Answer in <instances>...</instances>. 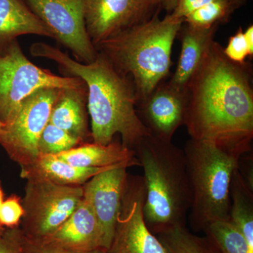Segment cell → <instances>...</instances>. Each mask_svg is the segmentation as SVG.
I'll list each match as a JSON object with an SVG mask.
<instances>
[{"instance_id":"4fadbf2b","label":"cell","mask_w":253,"mask_h":253,"mask_svg":"<svg viewBox=\"0 0 253 253\" xmlns=\"http://www.w3.org/2000/svg\"><path fill=\"white\" fill-rule=\"evenodd\" d=\"M186 109L185 92L166 81L136 105L138 116L151 135L166 141H172L174 133L184 126Z\"/></svg>"},{"instance_id":"30bf717a","label":"cell","mask_w":253,"mask_h":253,"mask_svg":"<svg viewBox=\"0 0 253 253\" xmlns=\"http://www.w3.org/2000/svg\"><path fill=\"white\" fill-rule=\"evenodd\" d=\"M146 191L143 176H128L111 244L104 253H166L143 217Z\"/></svg>"},{"instance_id":"5bb4252c","label":"cell","mask_w":253,"mask_h":253,"mask_svg":"<svg viewBox=\"0 0 253 253\" xmlns=\"http://www.w3.org/2000/svg\"><path fill=\"white\" fill-rule=\"evenodd\" d=\"M38 241L83 252L104 250L99 221L84 199L59 229L45 239Z\"/></svg>"},{"instance_id":"9a60e30c","label":"cell","mask_w":253,"mask_h":253,"mask_svg":"<svg viewBox=\"0 0 253 253\" xmlns=\"http://www.w3.org/2000/svg\"><path fill=\"white\" fill-rule=\"evenodd\" d=\"M88 115L87 89L84 83L59 89L51 108L49 123L84 143L91 137Z\"/></svg>"},{"instance_id":"ac0fdd59","label":"cell","mask_w":253,"mask_h":253,"mask_svg":"<svg viewBox=\"0 0 253 253\" xmlns=\"http://www.w3.org/2000/svg\"><path fill=\"white\" fill-rule=\"evenodd\" d=\"M118 166L109 168L77 167L61 161L52 155H41L31 164L21 167V176L26 180L42 179L60 185L83 186L99 173Z\"/></svg>"},{"instance_id":"d4e9b609","label":"cell","mask_w":253,"mask_h":253,"mask_svg":"<svg viewBox=\"0 0 253 253\" xmlns=\"http://www.w3.org/2000/svg\"><path fill=\"white\" fill-rule=\"evenodd\" d=\"M23 213L21 198L16 195H11L4 201L0 210V225L4 228L19 226Z\"/></svg>"},{"instance_id":"7c38bea8","label":"cell","mask_w":253,"mask_h":253,"mask_svg":"<svg viewBox=\"0 0 253 253\" xmlns=\"http://www.w3.org/2000/svg\"><path fill=\"white\" fill-rule=\"evenodd\" d=\"M126 166L99 173L83 185V199L90 206L102 233L103 247L109 248L121 211L128 174Z\"/></svg>"},{"instance_id":"ffe728a7","label":"cell","mask_w":253,"mask_h":253,"mask_svg":"<svg viewBox=\"0 0 253 253\" xmlns=\"http://www.w3.org/2000/svg\"><path fill=\"white\" fill-rule=\"evenodd\" d=\"M229 221L244 235L253 251V189L247 184L239 168L231 179Z\"/></svg>"},{"instance_id":"f1b7e54d","label":"cell","mask_w":253,"mask_h":253,"mask_svg":"<svg viewBox=\"0 0 253 253\" xmlns=\"http://www.w3.org/2000/svg\"><path fill=\"white\" fill-rule=\"evenodd\" d=\"M214 1L215 0H179L172 12L166 16L174 22L183 23L184 18L191 13Z\"/></svg>"},{"instance_id":"5b68a950","label":"cell","mask_w":253,"mask_h":253,"mask_svg":"<svg viewBox=\"0 0 253 253\" xmlns=\"http://www.w3.org/2000/svg\"><path fill=\"white\" fill-rule=\"evenodd\" d=\"M184 152L192 200L191 227L201 231L213 221L229 220L231 179L242 156L192 139Z\"/></svg>"},{"instance_id":"83f0119b","label":"cell","mask_w":253,"mask_h":253,"mask_svg":"<svg viewBox=\"0 0 253 253\" xmlns=\"http://www.w3.org/2000/svg\"><path fill=\"white\" fill-rule=\"evenodd\" d=\"M23 234L21 227L5 228L0 238V253H23Z\"/></svg>"},{"instance_id":"484cf974","label":"cell","mask_w":253,"mask_h":253,"mask_svg":"<svg viewBox=\"0 0 253 253\" xmlns=\"http://www.w3.org/2000/svg\"><path fill=\"white\" fill-rule=\"evenodd\" d=\"M223 51L231 61L238 63L246 62L249 54L242 28H240L235 34L229 38L227 45L223 48Z\"/></svg>"},{"instance_id":"8fae6325","label":"cell","mask_w":253,"mask_h":253,"mask_svg":"<svg viewBox=\"0 0 253 253\" xmlns=\"http://www.w3.org/2000/svg\"><path fill=\"white\" fill-rule=\"evenodd\" d=\"M161 11L157 0H85L84 23L96 47L102 42L146 22Z\"/></svg>"},{"instance_id":"52a82bcc","label":"cell","mask_w":253,"mask_h":253,"mask_svg":"<svg viewBox=\"0 0 253 253\" xmlns=\"http://www.w3.org/2000/svg\"><path fill=\"white\" fill-rule=\"evenodd\" d=\"M83 186H66L42 179H28L21 203L24 237L45 239L59 229L83 199Z\"/></svg>"},{"instance_id":"1f68e13d","label":"cell","mask_w":253,"mask_h":253,"mask_svg":"<svg viewBox=\"0 0 253 253\" xmlns=\"http://www.w3.org/2000/svg\"><path fill=\"white\" fill-rule=\"evenodd\" d=\"M226 1L230 5L233 11H234L244 5L246 3V0H226Z\"/></svg>"},{"instance_id":"e575fe53","label":"cell","mask_w":253,"mask_h":253,"mask_svg":"<svg viewBox=\"0 0 253 253\" xmlns=\"http://www.w3.org/2000/svg\"><path fill=\"white\" fill-rule=\"evenodd\" d=\"M3 127H4V124L0 122V136H1V134H2Z\"/></svg>"},{"instance_id":"f546056e","label":"cell","mask_w":253,"mask_h":253,"mask_svg":"<svg viewBox=\"0 0 253 253\" xmlns=\"http://www.w3.org/2000/svg\"><path fill=\"white\" fill-rule=\"evenodd\" d=\"M245 41L247 44L249 50V57H252L253 55V26L252 25L246 28L244 31Z\"/></svg>"},{"instance_id":"4316f807","label":"cell","mask_w":253,"mask_h":253,"mask_svg":"<svg viewBox=\"0 0 253 253\" xmlns=\"http://www.w3.org/2000/svg\"><path fill=\"white\" fill-rule=\"evenodd\" d=\"M104 250L92 251H76L59 247L42 241L28 239L23 236V253H104Z\"/></svg>"},{"instance_id":"d6986e66","label":"cell","mask_w":253,"mask_h":253,"mask_svg":"<svg viewBox=\"0 0 253 253\" xmlns=\"http://www.w3.org/2000/svg\"><path fill=\"white\" fill-rule=\"evenodd\" d=\"M25 35L54 39L52 32L33 14L23 0H0V45Z\"/></svg>"},{"instance_id":"7a4b0ae2","label":"cell","mask_w":253,"mask_h":253,"mask_svg":"<svg viewBox=\"0 0 253 253\" xmlns=\"http://www.w3.org/2000/svg\"><path fill=\"white\" fill-rule=\"evenodd\" d=\"M30 49L33 56L54 61L65 74L85 83L92 142L109 144L119 134L123 146L134 151L151 136L138 116V96L132 82L104 54L97 51L92 62L84 63L46 43H34Z\"/></svg>"},{"instance_id":"3957f363","label":"cell","mask_w":253,"mask_h":253,"mask_svg":"<svg viewBox=\"0 0 253 253\" xmlns=\"http://www.w3.org/2000/svg\"><path fill=\"white\" fill-rule=\"evenodd\" d=\"M134 151L144 170L143 217L148 229L156 236L186 226L192 200L184 150L151 135Z\"/></svg>"},{"instance_id":"603a6c76","label":"cell","mask_w":253,"mask_h":253,"mask_svg":"<svg viewBox=\"0 0 253 253\" xmlns=\"http://www.w3.org/2000/svg\"><path fill=\"white\" fill-rule=\"evenodd\" d=\"M233 12L226 0H215L191 13L183 23L192 27L207 29L227 21Z\"/></svg>"},{"instance_id":"836d02e7","label":"cell","mask_w":253,"mask_h":253,"mask_svg":"<svg viewBox=\"0 0 253 253\" xmlns=\"http://www.w3.org/2000/svg\"><path fill=\"white\" fill-rule=\"evenodd\" d=\"M5 230V228L4 226L0 225V238H1V236H2L3 233H4V231Z\"/></svg>"},{"instance_id":"6da1fadb","label":"cell","mask_w":253,"mask_h":253,"mask_svg":"<svg viewBox=\"0 0 253 253\" xmlns=\"http://www.w3.org/2000/svg\"><path fill=\"white\" fill-rule=\"evenodd\" d=\"M251 66L231 61L214 41L185 89L184 126L191 139L241 155L251 152L253 90Z\"/></svg>"},{"instance_id":"277c9868","label":"cell","mask_w":253,"mask_h":253,"mask_svg":"<svg viewBox=\"0 0 253 253\" xmlns=\"http://www.w3.org/2000/svg\"><path fill=\"white\" fill-rule=\"evenodd\" d=\"M183 23L159 14L96 46L134 84L138 101L151 94L169 73L172 46Z\"/></svg>"},{"instance_id":"e0dca14e","label":"cell","mask_w":253,"mask_h":253,"mask_svg":"<svg viewBox=\"0 0 253 253\" xmlns=\"http://www.w3.org/2000/svg\"><path fill=\"white\" fill-rule=\"evenodd\" d=\"M54 156L72 166L81 168L140 166L134 151L117 141H113L107 145L84 143Z\"/></svg>"},{"instance_id":"7402d4cb","label":"cell","mask_w":253,"mask_h":253,"mask_svg":"<svg viewBox=\"0 0 253 253\" xmlns=\"http://www.w3.org/2000/svg\"><path fill=\"white\" fill-rule=\"evenodd\" d=\"M156 236L166 253H219L207 238L194 235L186 226L173 228Z\"/></svg>"},{"instance_id":"d6a6232c","label":"cell","mask_w":253,"mask_h":253,"mask_svg":"<svg viewBox=\"0 0 253 253\" xmlns=\"http://www.w3.org/2000/svg\"><path fill=\"white\" fill-rule=\"evenodd\" d=\"M3 202H4V192H3L2 187H1V181H0V210H1Z\"/></svg>"},{"instance_id":"4dcf8cb0","label":"cell","mask_w":253,"mask_h":253,"mask_svg":"<svg viewBox=\"0 0 253 253\" xmlns=\"http://www.w3.org/2000/svg\"><path fill=\"white\" fill-rule=\"evenodd\" d=\"M161 9L166 10L168 14H170L175 7L179 0H157Z\"/></svg>"},{"instance_id":"ba28073f","label":"cell","mask_w":253,"mask_h":253,"mask_svg":"<svg viewBox=\"0 0 253 253\" xmlns=\"http://www.w3.org/2000/svg\"><path fill=\"white\" fill-rule=\"evenodd\" d=\"M60 89L44 87L32 93L23 100L14 117L4 125L0 145L21 167L39 157L40 138L49 122L51 108Z\"/></svg>"},{"instance_id":"8992f818","label":"cell","mask_w":253,"mask_h":253,"mask_svg":"<svg viewBox=\"0 0 253 253\" xmlns=\"http://www.w3.org/2000/svg\"><path fill=\"white\" fill-rule=\"evenodd\" d=\"M77 77H61L31 62L18 40L0 45V122L6 124L14 117L23 100L44 87L81 86Z\"/></svg>"},{"instance_id":"2e32d148","label":"cell","mask_w":253,"mask_h":253,"mask_svg":"<svg viewBox=\"0 0 253 253\" xmlns=\"http://www.w3.org/2000/svg\"><path fill=\"white\" fill-rule=\"evenodd\" d=\"M218 26L204 29L182 25L178 34L180 36V54L175 71L168 81L172 87L185 92L188 83L197 71L206 51L214 41L213 38Z\"/></svg>"},{"instance_id":"cb8c5ba5","label":"cell","mask_w":253,"mask_h":253,"mask_svg":"<svg viewBox=\"0 0 253 253\" xmlns=\"http://www.w3.org/2000/svg\"><path fill=\"white\" fill-rule=\"evenodd\" d=\"M81 142L67 131L49 123L42 133L38 143L39 156H55L79 146Z\"/></svg>"},{"instance_id":"9c48e42d","label":"cell","mask_w":253,"mask_h":253,"mask_svg":"<svg viewBox=\"0 0 253 253\" xmlns=\"http://www.w3.org/2000/svg\"><path fill=\"white\" fill-rule=\"evenodd\" d=\"M49 28L54 39L71 50L76 61L92 62L97 50L84 23L85 0H23Z\"/></svg>"},{"instance_id":"44dd1931","label":"cell","mask_w":253,"mask_h":253,"mask_svg":"<svg viewBox=\"0 0 253 253\" xmlns=\"http://www.w3.org/2000/svg\"><path fill=\"white\" fill-rule=\"evenodd\" d=\"M203 231L219 253H253L244 235L229 220L213 221Z\"/></svg>"}]
</instances>
